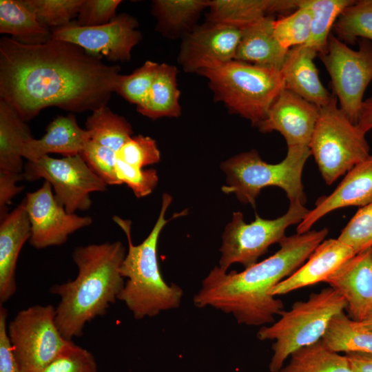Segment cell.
<instances>
[{
  "mask_svg": "<svg viewBox=\"0 0 372 372\" xmlns=\"http://www.w3.org/2000/svg\"><path fill=\"white\" fill-rule=\"evenodd\" d=\"M120 67L108 65L81 47L50 39L25 44L0 40V97L28 121L45 107L94 111L115 92Z\"/></svg>",
  "mask_w": 372,
  "mask_h": 372,
  "instance_id": "6da1fadb",
  "label": "cell"
},
{
  "mask_svg": "<svg viewBox=\"0 0 372 372\" xmlns=\"http://www.w3.org/2000/svg\"><path fill=\"white\" fill-rule=\"evenodd\" d=\"M328 234L326 228L286 236L280 249L240 272L213 268L194 296L198 308L213 307L231 314L239 324L266 326L284 311L271 290L301 267Z\"/></svg>",
  "mask_w": 372,
  "mask_h": 372,
  "instance_id": "7a4b0ae2",
  "label": "cell"
},
{
  "mask_svg": "<svg viewBox=\"0 0 372 372\" xmlns=\"http://www.w3.org/2000/svg\"><path fill=\"white\" fill-rule=\"evenodd\" d=\"M125 255L120 241L74 249L72 256L78 269L76 277L50 289L51 293L60 297L56 322L66 340L81 336L85 324L105 315L118 300L125 284L120 269Z\"/></svg>",
  "mask_w": 372,
  "mask_h": 372,
  "instance_id": "3957f363",
  "label": "cell"
},
{
  "mask_svg": "<svg viewBox=\"0 0 372 372\" xmlns=\"http://www.w3.org/2000/svg\"><path fill=\"white\" fill-rule=\"evenodd\" d=\"M172 198L167 194L162 196L158 219L147 237L134 245L131 236V221L114 216L113 220L125 232L128 251L120 271L127 278L118 300L124 302L136 320L151 318L162 311L177 309L183 296L177 285L167 284L163 279L158 261L157 249L161 232L169 222L165 218Z\"/></svg>",
  "mask_w": 372,
  "mask_h": 372,
  "instance_id": "277c9868",
  "label": "cell"
},
{
  "mask_svg": "<svg viewBox=\"0 0 372 372\" xmlns=\"http://www.w3.org/2000/svg\"><path fill=\"white\" fill-rule=\"evenodd\" d=\"M346 308L345 300L329 287L296 302L290 310L280 314L278 320L262 326L257 338L275 341L269 371L279 372L294 351L322 340L331 319Z\"/></svg>",
  "mask_w": 372,
  "mask_h": 372,
  "instance_id": "5b68a950",
  "label": "cell"
},
{
  "mask_svg": "<svg viewBox=\"0 0 372 372\" xmlns=\"http://www.w3.org/2000/svg\"><path fill=\"white\" fill-rule=\"evenodd\" d=\"M197 74L208 80L216 101L256 127L284 88L280 70L236 60Z\"/></svg>",
  "mask_w": 372,
  "mask_h": 372,
  "instance_id": "8992f818",
  "label": "cell"
},
{
  "mask_svg": "<svg viewBox=\"0 0 372 372\" xmlns=\"http://www.w3.org/2000/svg\"><path fill=\"white\" fill-rule=\"evenodd\" d=\"M285 158L271 164L262 161L258 152L251 150L231 157L221 164L227 177L226 194H234L242 203L255 207L262 189L278 187L283 189L289 203L304 205L306 195L302 175L307 160L311 155L309 147H287Z\"/></svg>",
  "mask_w": 372,
  "mask_h": 372,
  "instance_id": "52a82bcc",
  "label": "cell"
},
{
  "mask_svg": "<svg viewBox=\"0 0 372 372\" xmlns=\"http://www.w3.org/2000/svg\"><path fill=\"white\" fill-rule=\"evenodd\" d=\"M333 94L320 107L309 149L324 182L330 185L370 154L365 133L338 106Z\"/></svg>",
  "mask_w": 372,
  "mask_h": 372,
  "instance_id": "ba28073f",
  "label": "cell"
},
{
  "mask_svg": "<svg viewBox=\"0 0 372 372\" xmlns=\"http://www.w3.org/2000/svg\"><path fill=\"white\" fill-rule=\"evenodd\" d=\"M309 211L302 203H290L282 216L267 220L256 214L250 223L244 221L241 212H234L223 234L218 267L227 271L235 263L241 264L245 269L257 263L271 245L280 243L286 237L287 229L298 225Z\"/></svg>",
  "mask_w": 372,
  "mask_h": 372,
  "instance_id": "9c48e42d",
  "label": "cell"
},
{
  "mask_svg": "<svg viewBox=\"0 0 372 372\" xmlns=\"http://www.w3.org/2000/svg\"><path fill=\"white\" fill-rule=\"evenodd\" d=\"M13 353L23 372H41L72 340L56 322V308L34 305L19 311L7 325Z\"/></svg>",
  "mask_w": 372,
  "mask_h": 372,
  "instance_id": "30bf717a",
  "label": "cell"
},
{
  "mask_svg": "<svg viewBox=\"0 0 372 372\" xmlns=\"http://www.w3.org/2000/svg\"><path fill=\"white\" fill-rule=\"evenodd\" d=\"M354 50L331 32L325 50L318 56L331 78L340 108L356 125L365 90L372 80V42L358 41Z\"/></svg>",
  "mask_w": 372,
  "mask_h": 372,
  "instance_id": "8fae6325",
  "label": "cell"
},
{
  "mask_svg": "<svg viewBox=\"0 0 372 372\" xmlns=\"http://www.w3.org/2000/svg\"><path fill=\"white\" fill-rule=\"evenodd\" d=\"M23 178L28 181L43 178L50 183L55 198L70 214L88 209L92 205L90 194L105 192L107 185L80 154L62 158L47 155L28 161Z\"/></svg>",
  "mask_w": 372,
  "mask_h": 372,
  "instance_id": "7c38bea8",
  "label": "cell"
},
{
  "mask_svg": "<svg viewBox=\"0 0 372 372\" xmlns=\"http://www.w3.org/2000/svg\"><path fill=\"white\" fill-rule=\"evenodd\" d=\"M137 27L134 17L122 13L107 23L98 26H81L72 21L54 29L51 39L75 44L100 59L127 61L131 59L133 48L141 40Z\"/></svg>",
  "mask_w": 372,
  "mask_h": 372,
  "instance_id": "4fadbf2b",
  "label": "cell"
},
{
  "mask_svg": "<svg viewBox=\"0 0 372 372\" xmlns=\"http://www.w3.org/2000/svg\"><path fill=\"white\" fill-rule=\"evenodd\" d=\"M52 191L45 180L39 189L27 193L23 200L31 226L28 241L36 249L61 245L70 234L92 223L90 216L67 212Z\"/></svg>",
  "mask_w": 372,
  "mask_h": 372,
  "instance_id": "5bb4252c",
  "label": "cell"
},
{
  "mask_svg": "<svg viewBox=\"0 0 372 372\" xmlns=\"http://www.w3.org/2000/svg\"><path fill=\"white\" fill-rule=\"evenodd\" d=\"M241 30L206 21L183 37L178 61L185 72L213 69L235 60Z\"/></svg>",
  "mask_w": 372,
  "mask_h": 372,
  "instance_id": "9a60e30c",
  "label": "cell"
},
{
  "mask_svg": "<svg viewBox=\"0 0 372 372\" xmlns=\"http://www.w3.org/2000/svg\"><path fill=\"white\" fill-rule=\"evenodd\" d=\"M320 112L318 106L283 88L256 127L263 133L278 132L287 147H309Z\"/></svg>",
  "mask_w": 372,
  "mask_h": 372,
  "instance_id": "2e32d148",
  "label": "cell"
},
{
  "mask_svg": "<svg viewBox=\"0 0 372 372\" xmlns=\"http://www.w3.org/2000/svg\"><path fill=\"white\" fill-rule=\"evenodd\" d=\"M324 282L345 300L352 320H365L372 313V247L349 258Z\"/></svg>",
  "mask_w": 372,
  "mask_h": 372,
  "instance_id": "e0dca14e",
  "label": "cell"
},
{
  "mask_svg": "<svg viewBox=\"0 0 372 372\" xmlns=\"http://www.w3.org/2000/svg\"><path fill=\"white\" fill-rule=\"evenodd\" d=\"M372 202V154L355 165L345 175L335 190L319 198L298 225L297 234L311 230L322 217L333 210L350 207H362Z\"/></svg>",
  "mask_w": 372,
  "mask_h": 372,
  "instance_id": "ac0fdd59",
  "label": "cell"
},
{
  "mask_svg": "<svg viewBox=\"0 0 372 372\" xmlns=\"http://www.w3.org/2000/svg\"><path fill=\"white\" fill-rule=\"evenodd\" d=\"M356 254L337 239L323 240L309 258L291 275L276 285L270 292L278 296L325 280L344 262Z\"/></svg>",
  "mask_w": 372,
  "mask_h": 372,
  "instance_id": "d6986e66",
  "label": "cell"
},
{
  "mask_svg": "<svg viewBox=\"0 0 372 372\" xmlns=\"http://www.w3.org/2000/svg\"><path fill=\"white\" fill-rule=\"evenodd\" d=\"M31 226L23 202L2 219L0 225V304L17 291L15 271L25 242L30 237Z\"/></svg>",
  "mask_w": 372,
  "mask_h": 372,
  "instance_id": "ffe728a7",
  "label": "cell"
},
{
  "mask_svg": "<svg viewBox=\"0 0 372 372\" xmlns=\"http://www.w3.org/2000/svg\"><path fill=\"white\" fill-rule=\"evenodd\" d=\"M318 52L306 45L291 48L287 52L280 69L284 89L322 107L331 99L333 94L322 85L314 59Z\"/></svg>",
  "mask_w": 372,
  "mask_h": 372,
  "instance_id": "44dd1931",
  "label": "cell"
},
{
  "mask_svg": "<svg viewBox=\"0 0 372 372\" xmlns=\"http://www.w3.org/2000/svg\"><path fill=\"white\" fill-rule=\"evenodd\" d=\"M90 139L87 132L79 126L74 114L59 116L49 123L41 138L32 137L24 143L22 156L31 161L51 153L64 156L79 154Z\"/></svg>",
  "mask_w": 372,
  "mask_h": 372,
  "instance_id": "7402d4cb",
  "label": "cell"
},
{
  "mask_svg": "<svg viewBox=\"0 0 372 372\" xmlns=\"http://www.w3.org/2000/svg\"><path fill=\"white\" fill-rule=\"evenodd\" d=\"M299 0H208L207 21L242 30L275 12L296 9Z\"/></svg>",
  "mask_w": 372,
  "mask_h": 372,
  "instance_id": "603a6c76",
  "label": "cell"
},
{
  "mask_svg": "<svg viewBox=\"0 0 372 372\" xmlns=\"http://www.w3.org/2000/svg\"><path fill=\"white\" fill-rule=\"evenodd\" d=\"M273 21L269 15L242 29L235 60L280 70L289 50L276 39Z\"/></svg>",
  "mask_w": 372,
  "mask_h": 372,
  "instance_id": "cb8c5ba5",
  "label": "cell"
},
{
  "mask_svg": "<svg viewBox=\"0 0 372 372\" xmlns=\"http://www.w3.org/2000/svg\"><path fill=\"white\" fill-rule=\"evenodd\" d=\"M177 74L176 66L159 63L147 96L143 103L136 107L137 111L152 119L179 116L180 92L177 86Z\"/></svg>",
  "mask_w": 372,
  "mask_h": 372,
  "instance_id": "d4e9b609",
  "label": "cell"
},
{
  "mask_svg": "<svg viewBox=\"0 0 372 372\" xmlns=\"http://www.w3.org/2000/svg\"><path fill=\"white\" fill-rule=\"evenodd\" d=\"M31 138L25 122L0 100V172L23 174L22 149Z\"/></svg>",
  "mask_w": 372,
  "mask_h": 372,
  "instance_id": "484cf974",
  "label": "cell"
},
{
  "mask_svg": "<svg viewBox=\"0 0 372 372\" xmlns=\"http://www.w3.org/2000/svg\"><path fill=\"white\" fill-rule=\"evenodd\" d=\"M0 32L12 35L25 44L43 43L52 37V32L40 23L23 0L0 1Z\"/></svg>",
  "mask_w": 372,
  "mask_h": 372,
  "instance_id": "4316f807",
  "label": "cell"
},
{
  "mask_svg": "<svg viewBox=\"0 0 372 372\" xmlns=\"http://www.w3.org/2000/svg\"><path fill=\"white\" fill-rule=\"evenodd\" d=\"M207 8L208 0H155L152 13L157 20L156 29L168 37H183Z\"/></svg>",
  "mask_w": 372,
  "mask_h": 372,
  "instance_id": "83f0119b",
  "label": "cell"
},
{
  "mask_svg": "<svg viewBox=\"0 0 372 372\" xmlns=\"http://www.w3.org/2000/svg\"><path fill=\"white\" fill-rule=\"evenodd\" d=\"M279 372H353L346 355L332 350L322 340L294 351Z\"/></svg>",
  "mask_w": 372,
  "mask_h": 372,
  "instance_id": "f1b7e54d",
  "label": "cell"
},
{
  "mask_svg": "<svg viewBox=\"0 0 372 372\" xmlns=\"http://www.w3.org/2000/svg\"><path fill=\"white\" fill-rule=\"evenodd\" d=\"M322 340L338 353L372 354V331L361 327L344 311L331 319Z\"/></svg>",
  "mask_w": 372,
  "mask_h": 372,
  "instance_id": "f546056e",
  "label": "cell"
},
{
  "mask_svg": "<svg viewBox=\"0 0 372 372\" xmlns=\"http://www.w3.org/2000/svg\"><path fill=\"white\" fill-rule=\"evenodd\" d=\"M85 130L90 140L116 152L133 134L130 123L107 105L92 111L85 121Z\"/></svg>",
  "mask_w": 372,
  "mask_h": 372,
  "instance_id": "4dcf8cb0",
  "label": "cell"
},
{
  "mask_svg": "<svg viewBox=\"0 0 372 372\" xmlns=\"http://www.w3.org/2000/svg\"><path fill=\"white\" fill-rule=\"evenodd\" d=\"M353 0H302L311 12V34L306 45L313 48L318 55L327 45L331 30L342 11Z\"/></svg>",
  "mask_w": 372,
  "mask_h": 372,
  "instance_id": "1f68e13d",
  "label": "cell"
},
{
  "mask_svg": "<svg viewBox=\"0 0 372 372\" xmlns=\"http://www.w3.org/2000/svg\"><path fill=\"white\" fill-rule=\"evenodd\" d=\"M332 30L347 45L354 44L358 38L372 41V0L353 1L340 14Z\"/></svg>",
  "mask_w": 372,
  "mask_h": 372,
  "instance_id": "d6a6232c",
  "label": "cell"
},
{
  "mask_svg": "<svg viewBox=\"0 0 372 372\" xmlns=\"http://www.w3.org/2000/svg\"><path fill=\"white\" fill-rule=\"evenodd\" d=\"M311 12L302 0L291 14L273 21V33L280 45L286 50L305 45L310 37Z\"/></svg>",
  "mask_w": 372,
  "mask_h": 372,
  "instance_id": "836d02e7",
  "label": "cell"
},
{
  "mask_svg": "<svg viewBox=\"0 0 372 372\" xmlns=\"http://www.w3.org/2000/svg\"><path fill=\"white\" fill-rule=\"evenodd\" d=\"M44 26L59 28L77 17L83 0H23Z\"/></svg>",
  "mask_w": 372,
  "mask_h": 372,
  "instance_id": "e575fe53",
  "label": "cell"
},
{
  "mask_svg": "<svg viewBox=\"0 0 372 372\" xmlns=\"http://www.w3.org/2000/svg\"><path fill=\"white\" fill-rule=\"evenodd\" d=\"M158 66V63L147 61L132 74H121L115 92L136 107L140 105L147 96Z\"/></svg>",
  "mask_w": 372,
  "mask_h": 372,
  "instance_id": "d590c367",
  "label": "cell"
},
{
  "mask_svg": "<svg viewBox=\"0 0 372 372\" xmlns=\"http://www.w3.org/2000/svg\"><path fill=\"white\" fill-rule=\"evenodd\" d=\"M338 239L355 254L372 247V202L358 209Z\"/></svg>",
  "mask_w": 372,
  "mask_h": 372,
  "instance_id": "8d00e7d4",
  "label": "cell"
},
{
  "mask_svg": "<svg viewBox=\"0 0 372 372\" xmlns=\"http://www.w3.org/2000/svg\"><path fill=\"white\" fill-rule=\"evenodd\" d=\"M79 154L107 185H121L116 173V152L90 139Z\"/></svg>",
  "mask_w": 372,
  "mask_h": 372,
  "instance_id": "74e56055",
  "label": "cell"
},
{
  "mask_svg": "<svg viewBox=\"0 0 372 372\" xmlns=\"http://www.w3.org/2000/svg\"><path fill=\"white\" fill-rule=\"evenodd\" d=\"M116 157L137 168L157 163L161 158L156 141L143 135L132 136L116 152Z\"/></svg>",
  "mask_w": 372,
  "mask_h": 372,
  "instance_id": "f35d334b",
  "label": "cell"
},
{
  "mask_svg": "<svg viewBox=\"0 0 372 372\" xmlns=\"http://www.w3.org/2000/svg\"><path fill=\"white\" fill-rule=\"evenodd\" d=\"M41 372H98L94 355L72 342Z\"/></svg>",
  "mask_w": 372,
  "mask_h": 372,
  "instance_id": "ab89813d",
  "label": "cell"
},
{
  "mask_svg": "<svg viewBox=\"0 0 372 372\" xmlns=\"http://www.w3.org/2000/svg\"><path fill=\"white\" fill-rule=\"evenodd\" d=\"M116 173L120 183L126 184L137 198L150 194L158 181L155 169L134 167L118 158L116 163Z\"/></svg>",
  "mask_w": 372,
  "mask_h": 372,
  "instance_id": "60d3db41",
  "label": "cell"
},
{
  "mask_svg": "<svg viewBox=\"0 0 372 372\" xmlns=\"http://www.w3.org/2000/svg\"><path fill=\"white\" fill-rule=\"evenodd\" d=\"M120 0H83L75 22L85 27L101 25L110 22L116 15Z\"/></svg>",
  "mask_w": 372,
  "mask_h": 372,
  "instance_id": "b9f144b4",
  "label": "cell"
},
{
  "mask_svg": "<svg viewBox=\"0 0 372 372\" xmlns=\"http://www.w3.org/2000/svg\"><path fill=\"white\" fill-rule=\"evenodd\" d=\"M8 311L0 306V372H23L13 353L7 332Z\"/></svg>",
  "mask_w": 372,
  "mask_h": 372,
  "instance_id": "7bdbcfd3",
  "label": "cell"
},
{
  "mask_svg": "<svg viewBox=\"0 0 372 372\" xmlns=\"http://www.w3.org/2000/svg\"><path fill=\"white\" fill-rule=\"evenodd\" d=\"M23 178V174L0 172V218L8 214V205L12 199L23 189L17 183ZM0 219V220H1Z\"/></svg>",
  "mask_w": 372,
  "mask_h": 372,
  "instance_id": "ee69618b",
  "label": "cell"
},
{
  "mask_svg": "<svg viewBox=\"0 0 372 372\" xmlns=\"http://www.w3.org/2000/svg\"><path fill=\"white\" fill-rule=\"evenodd\" d=\"M353 372H372V354L366 353H346Z\"/></svg>",
  "mask_w": 372,
  "mask_h": 372,
  "instance_id": "f6af8a7d",
  "label": "cell"
},
{
  "mask_svg": "<svg viewBox=\"0 0 372 372\" xmlns=\"http://www.w3.org/2000/svg\"><path fill=\"white\" fill-rule=\"evenodd\" d=\"M356 125L365 134L372 129V96L363 101Z\"/></svg>",
  "mask_w": 372,
  "mask_h": 372,
  "instance_id": "bcb514c9",
  "label": "cell"
},
{
  "mask_svg": "<svg viewBox=\"0 0 372 372\" xmlns=\"http://www.w3.org/2000/svg\"><path fill=\"white\" fill-rule=\"evenodd\" d=\"M358 323L363 328L372 331V313L370 314L365 320L362 322H358Z\"/></svg>",
  "mask_w": 372,
  "mask_h": 372,
  "instance_id": "7dc6e473",
  "label": "cell"
}]
</instances>
